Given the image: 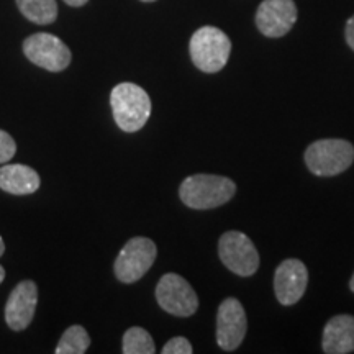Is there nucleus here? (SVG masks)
I'll use <instances>...</instances> for the list:
<instances>
[{
    "mask_svg": "<svg viewBox=\"0 0 354 354\" xmlns=\"http://www.w3.org/2000/svg\"><path fill=\"white\" fill-rule=\"evenodd\" d=\"M26 20L37 25H50L57 19L56 0H15Z\"/></svg>",
    "mask_w": 354,
    "mask_h": 354,
    "instance_id": "15",
    "label": "nucleus"
},
{
    "mask_svg": "<svg viewBox=\"0 0 354 354\" xmlns=\"http://www.w3.org/2000/svg\"><path fill=\"white\" fill-rule=\"evenodd\" d=\"M248 331V318L241 302L234 297L225 299L216 312V343L223 351L240 348Z\"/></svg>",
    "mask_w": 354,
    "mask_h": 354,
    "instance_id": "9",
    "label": "nucleus"
},
{
    "mask_svg": "<svg viewBox=\"0 0 354 354\" xmlns=\"http://www.w3.org/2000/svg\"><path fill=\"white\" fill-rule=\"evenodd\" d=\"M122 351L125 354H153L156 353V346L148 331L141 326H131L123 335Z\"/></svg>",
    "mask_w": 354,
    "mask_h": 354,
    "instance_id": "17",
    "label": "nucleus"
},
{
    "mask_svg": "<svg viewBox=\"0 0 354 354\" xmlns=\"http://www.w3.org/2000/svg\"><path fill=\"white\" fill-rule=\"evenodd\" d=\"M236 194V184L225 176L194 174L185 177L179 187L184 205L196 210H210L225 205Z\"/></svg>",
    "mask_w": 354,
    "mask_h": 354,
    "instance_id": "1",
    "label": "nucleus"
},
{
    "mask_svg": "<svg viewBox=\"0 0 354 354\" xmlns=\"http://www.w3.org/2000/svg\"><path fill=\"white\" fill-rule=\"evenodd\" d=\"M3 251H6V245H3V240H2V236H0V256L3 254Z\"/></svg>",
    "mask_w": 354,
    "mask_h": 354,
    "instance_id": "23",
    "label": "nucleus"
},
{
    "mask_svg": "<svg viewBox=\"0 0 354 354\" xmlns=\"http://www.w3.org/2000/svg\"><path fill=\"white\" fill-rule=\"evenodd\" d=\"M349 289H351L354 292V276L351 277V282H349Z\"/></svg>",
    "mask_w": 354,
    "mask_h": 354,
    "instance_id": "24",
    "label": "nucleus"
},
{
    "mask_svg": "<svg viewBox=\"0 0 354 354\" xmlns=\"http://www.w3.org/2000/svg\"><path fill=\"white\" fill-rule=\"evenodd\" d=\"M17 153V143L15 140L8 135L7 131L0 130V165L12 161V158Z\"/></svg>",
    "mask_w": 354,
    "mask_h": 354,
    "instance_id": "18",
    "label": "nucleus"
},
{
    "mask_svg": "<svg viewBox=\"0 0 354 354\" xmlns=\"http://www.w3.org/2000/svg\"><path fill=\"white\" fill-rule=\"evenodd\" d=\"M3 279H6V269H3L2 266H0V284H2V282H3Z\"/></svg>",
    "mask_w": 354,
    "mask_h": 354,
    "instance_id": "22",
    "label": "nucleus"
},
{
    "mask_svg": "<svg viewBox=\"0 0 354 354\" xmlns=\"http://www.w3.org/2000/svg\"><path fill=\"white\" fill-rule=\"evenodd\" d=\"M344 37H346L348 46L354 51V15L346 21V28H344Z\"/></svg>",
    "mask_w": 354,
    "mask_h": 354,
    "instance_id": "20",
    "label": "nucleus"
},
{
    "mask_svg": "<svg viewBox=\"0 0 354 354\" xmlns=\"http://www.w3.org/2000/svg\"><path fill=\"white\" fill-rule=\"evenodd\" d=\"M323 351L326 354H348L354 351V317L336 315L323 330Z\"/></svg>",
    "mask_w": 354,
    "mask_h": 354,
    "instance_id": "13",
    "label": "nucleus"
},
{
    "mask_svg": "<svg viewBox=\"0 0 354 354\" xmlns=\"http://www.w3.org/2000/svg\"><path fill=\"white\" fill-rule=\"evenodd\" d=\"M218 254L230 271L240 277H250L259 269V253L245 233L227 232L218 241Z\"/></svg>",
    "mask_w": 354,
    "mask_h": 354,
    "instance_id": "6",
    "label": "nucleus"
},
{
    "mask_svg": "<svg viewBox=\"0 0 354 354\" xmlns=\"http://www.w3.org/2000/svg\"><path fill=\"white\" fill-rule=\"evenodd\" d=\"M297 21V7L294 0H264L256 12V26L264 37L281 38Z\"/></svg>",
    "mask_w": 354,
    "mask_h": 354,
    "instance_id": "10",
    "label": "nucleus"
},
{
    "mask_svg": "<svg viewBox=\"0 0 354 354\" xmlns=\"http://www.w3.org/2000/svg\"><path fill=\"white\" fill-rule=\"evenodd\" d=\"M41 185L38 172L25 165H6L0 167V189L12 196H28Z\"/></svg>",
    "mask_w": 354,
    "mask_h": 354,
    "instance_id": "14",
    "label": "nucleus"
},
{
    "mask_svg": "<svg viewBox=\"0 0 354 354\" xmlns=\"http://www.w3.org/2000/svg\"><path fill=\"white\" fill-rule=\"evenodd\" d=\"M25 56L38 68L61 73L71 64L73 55L61 38L51 33H35L24 41Z\"/></svg>",
    "mask_w": 354,
    "mask_h": 354,
    "instance_id": "8",
    "label": "nucleus"
},
{
    "mask_svg": "<svg viewBox=\"0 0 354 354\" xmlns=\"http://www.w3.org/2000/svg\"><path fill=\"white\" fill-rule=\"evenodd\" d=\"M307 284L308 271L299 259L282 261L274 274V292L279 304L286 307L297 304L302 299Z\"/></svg>",
    "mask_w": 354,
    "mask_h": 354,
    "instance_id": "11",
    "label": "nucleus"
},
{
    "mask_svg": "<svg viewBox=\"0 0 354 354\" xmlns=\"http://www.w3.org/2000/svg\"><path fill=\"white\" fill-rule=\"evenodd\" d=\"M64 2L71 7H82V6H86L88 0H64Z\"/></svg>",
    "mask_w": 354,
    "mask_h": 354,
    "instance_id": "21",
    "label": "nucleus"
},
{
    "mask_svg": "<svg viewBox=\"0 0 354 354\" xmlns=\"http://www.w3.org/2000/svg\"><path fill=\"white\" fill-rule=\"evenodd\" d=\"M192 351V344L184 336H176V338L169 339L161 349L162 354H190Z\"/></svg>",
    "mask_w": 354,
    "mask_h": 354,
    "instance_id": "19",
    "label": "nucleus"
},
{
    "mask_svg": "<svg viewBox=\"0 0 354 354\" xmlns=\"http://www.w3.org/2000/svg\"><path fill=\"white\" fill-rule=\"evenodd\" d=\"M38 305V287L33 281H21L8 295L6 304V322L8 328L21 331L33 322Z\"/></svg>",
    "mask_w": 354,
    "mask_h": 354,
    "instance_id": "12",
    "label": "nucleus"
},
{
    "mask_svg": "<svg viewBox=\"0 0 354 354\" xmlns=\"http://www.w3.org/2000/svg\"><path fill=\"white\" fill-rule=\"evenodd\" d=\"M354 162V146L346 140L326 138L312 143L305 151V165L312 174L333 177Z\"/></svg>",
    "mask_w": 354,
    "mask_h": 354,
    "instance_id": "4",
    "label": "nucleus"
},
{
    "mask_svg": "<svg viewBox=\"0 0 354 354\" xmlns=\"http://www.w3.org/2000/svg\"><path fill=\"white\" fill-rule=\"evenodd\" d=\"M141 2H156V0H141Z\"/></svg>",
    "mask_w": 354,
    "mask_h": 354,
    "instance_id": "25",
    "label": "nucleus"
},
{
    "mask_svg": "<svg viewBox=\"0 0 354 354\" xmlns=\"http://www.w3.org/2000/svg\"><path fill=\"white\" fill-rule=\"evenodd\" d=\"M156 300L165 312L174 317H192L198 308V297L192 286L183 276L167 272L159 279Z\"/></svg>",
    "mask_w": 354,
    "mask_h": 354,
    "instance_id": "7",
    "label": "nucleus"
},
{
    "mask_svg": "<svg viewBox=\"0 0 354 354\" xmlns=\"http://www.w3.org/2000/svg\"><path fill=\"white\" fill-rule=\"evenodd\" d=\"M91 348V336L81 325H73L64 331L55 349L56 354H84Z\"/></svg>",
    "mask_w": 354,
    "mask_h": 354,
    "instance_id": "16",
    "label": "nucleus"
},
{
    "mask_svg": "<svg viewBox=\"0 0 354 354\" xmlns=\"http://www.w3.org/2000/svg\"><path fill=\"white\" fill-rule=\"evenodd\" d=\"M113 120L127 133L141 130L151 115V99L143 87L133 82H122L110 94Z\"/></svg>",
    "mask_w": 354,
    "mask_h": 354,
    "instance_id": "2",
    "label": "nucleus"
},
{
    "mask_svg": "<svg viewBox=\"0 0 354 354\" xmlns=\"http://www.w3.org/2000/svg\"><path fill=\"white\" fill-rule=\"evenodd\" d=\"M156 256L158 248L153 240L145 236L131 238L115 259V276L123 284H135L151 269Z\"/></svg>",
    "mask_w": 354,
    "mask_h": 354,
    "instance_id": "5",
    "label": "nucleus"
},
{
    "mask_svg": "<svg viewBox=\"0 0 354 354\" xmlns=\"http://www.w3.org/2000/svg\"><path fill=\"white\" fill-rule=\"evenodd\" d=\"M189 53L197 69L215 74L227 66L232 53V41L220 28L202 26L190 38Z\"/></svg>",
    "mask_w": 354,
    "mask_h": 354,
    "instance_id": "3",
    "label": "nucleus"
}]
</instances>
